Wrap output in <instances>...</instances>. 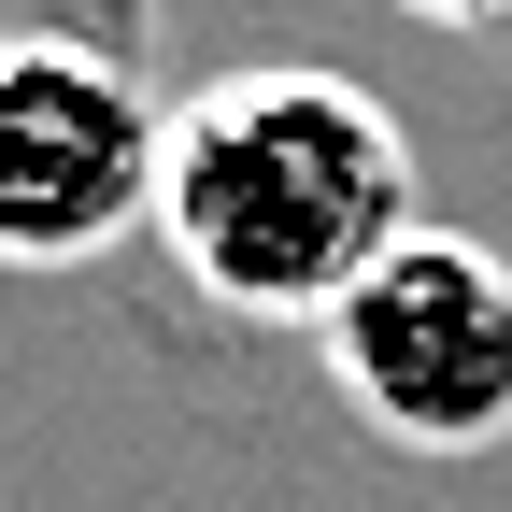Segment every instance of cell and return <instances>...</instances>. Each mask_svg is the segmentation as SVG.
Masks as SVG:
<instances>
[{"label":"cell","mask_w":512,"mask_h":512,"mask_svg":"<svg viewBox=\"0 0 512 512\" xmlns=\"http://www.w3.org/2000/svg\"><path fill=\"white\" fill-rule=\"evenodd\" d=\"M427 228L413 128L356 72H214L171 100V171H157V242L185 285L242 328H328V313Z\"/></svg>","instance_id":"cell-1"},{"label":"cell","mask_w":512,"mask_h":512,"mask_svg":"<svg viewBox=\"0 0 512 512\" xmlns=\"http://www.w3.org/2000/svg\"><path fill=\"white\" fill-rule=\"evenodd\" d=\"M171 100L143 43L100 29H0V271H86L157 228Z\"/></svg>","instance_id":"cell-2"},{"label":"cell","mask_w":512,"mask_h":512,"mask_svg":"<svg viewBox=\"0 0 512 512\" xmlns=\"http://www.w3.org/2000/svg\"><path fill=\"white\" fill-rule=\"evenodd\" d=\"M328 384L399 456H498L512 441V256L470 228H413L328 313Z\"/></svg>","instance_id":"cell-3"},{"label":"cell","mask_w":512,"mask_h":512,"mask_svg":"<svg viewBox=\"0 0 512 512\" xmlns=\"http://www.w3.org/2000/svg\"><path fill=\"white\" fill-rule=\"evenodd\" d=\"M399 15H427V29H512V0H399Z\"/></svg>","instance_id":"cell-4"}]
</instances>
